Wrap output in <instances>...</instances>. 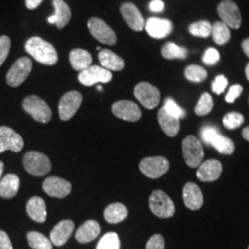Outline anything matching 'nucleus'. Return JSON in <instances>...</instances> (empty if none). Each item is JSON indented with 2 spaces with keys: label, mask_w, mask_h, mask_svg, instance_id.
Masks as SVG:
<instances>
[{
  "label": "nucleus",
  "mask_w": 249,
  "mask_h": 249,
  "mask_svg": "<svg viewBox=\"0 0 249 249\" xmlns=\"http://www.w3.org/2000/svg\"><path fill=\"white\" fill-rule=\"evenodd\" d=\"M27 53L31 54L37 62L52 66L57 63L58 55L55 48L50 43L40 37H32L25 44Z\"/></svg>",
  "instance_id": "nucleus-1"
},
{
  "label": "nucleus",
  "mask_w": 249,
  "mask_h": 249,
  "mask_svg": "<svg viewBox=\"0 0 249 249\" xmlns=\"http://www.w3.org/2000/svg\"><path fill=\"white\" fill-rule=\"evenodd\" d=\"M23 109L32 117L41 123H48L52 119V111L45 101L36 95H30L23 100Z\"/></svg>",
  "instance_id": "nucleus-2"
},
{
  "label": "nucleus",
  "mask_w": 249,
  "mask_h": 249,
  "mask_svg": "<svg viewBox=\"0 0 249 249\" xmlns=\"http://www.w3.org/2000/svg\"><path fill=\"white\" fill-rule=\"evenodd\" d=\"M23 166L27 172L36 177H43L51 170L49 158L41 152L29 151L23 156Z\"/></svg>",
  "instance_id": "nucleus-3"
},
{
  "label": "nucleus",
  "mask_w": 249,
  "mask_h": 249,
  "mask_svg": "<svg viewBox=\"0 0 249 249\" xmlns=\"http://www.w3.org/2000/svg\"><path fill=\"white\" fill-rule=\"evenodd\" d=\"M149 205L151 213L160 218L172 217L176 212L173 200L161 190H155L151 193Z\"/></svg>",
  "instance_id": "nucleus-4"
},
{
  "label": "nucleus",
  "mask_w": 249,
  "mask_h": 249,
  "mask_svg": "<svg viewBox=\"0 0 249 249\" xmlns=\"http://www.w3.org/2000/svg\"><path fill=\"white\" fill-rule=\"evenodd\" d=\"M182 151L184 159L191 168L197 167L204 157V151L201 142L194 136H187L182 142Z\"/></svg>",
  "instance_id": "nucleus-5"
},
{
  "label": "nucleus",
  "mask_w": 249,
  "mask_h": 249,
  "mask_svg": "<svg viewBox=\"0 0 249 249\" xmlns=\"http://www.w3.org/2000/svg\"><path fill=\"white\" fill-rule=\"evenodd\" d=\"M33 69V62L28 57H20L12 65L7 74V82L10 87H18L26 80Z\"/></svg>",
  "instance_id": "nucleus-6"
},
{
  "label": "nucleus",
  "mask_w": 249,
  "mask_h": 249,
  "mask_svg": "<svg viewBox=\"0 0 249 249\" xmlns=\"http://www.w3.org/2000/svg\"><path fill=\"white\" fill-rule=\"evenodd\" d=\"M137 100L147 109H153L160 103V90L149 82H141L134 89Z\"/></svg>",
  "instance_id": "nucleus-7"
},
{
  "label": "nucleus",
  "mask_w": 249,
  "mask_h": 249,
  "mask_svg": "<svg viewBox=\"0 0 249 249\" xmlns=\"http://www.w3.org/2000/svg\"><path fill=\"white\" fill-rule=\"evenodd\" d=\"M88 28L90 35L100 43L105 45H116V33L103 19L99 18H89Z\"/></svg>",
  "instance_id": "nucleus-8"
},
{
  "label": "nucleus",
  "mask_w": 249,
  "mask_h": 249,
  "mask_svg": "<svg viewBox=\"0 0 249 249\" xmlns=\"http://www.w3.org/2000/svg\"><path fill=\"white\" fill-rule=\"evenodd\" d=\"M82 103V95L79 91L71 90L63 95L58 106L59 116L62 121L71 119L79 110Z\"/></svg>",
  "instance_id": "nucleus-9"
},
{
  "label": "nucleus",
  "mask_w": 249,
  "mask_h": 249,
  "mask_svg": "<svg viewBox=\"0 0 249 249\" xmlns=\"http://www.w3.org/2000/svg\"><path fill=\"white\" fill-rule=\"evenodd\" d=\"M113 75L110 71L102 66L92 65L88 69L80 71L79 80L84 86H92L97 83H108L112 80Z\"/></svg>",
  "instance_id": "nucleus-10"
},
{
  "label": "nucleus",
  "mask_w": 249,
  "mask_h": 249,
  "mask_svg": "<svg viewBox=\"0 0 249 249\" xmlns=\"http://www.w3.org/2000/svg\"><path fill=\"white\" fill-rule=\"evenodd\" d=\"M140 170L148 178H159L169 170V161L162 156L147 157L141 161Z\"/></svg>",
  "instance_id": "nucleus-11"
},
{
  "label": "nucleus",
  "mask_w": 249,
  "mask_h": 249,
  "mask_svg": "<svg viewBox=\"0 0 249 249\" xmlns=\"http://www.w3.org/2000/svg\"><path fill=\"white\" fill-rule=\"evenodd\" d=\"M218 14L223 23L229 28L238 29L242 24V16L237 5L231 0H223L218 6Z\"/></svg>",
  "instance_id": "nucleus-12"
},
{
  "label": "nucleus",
  "mask_w": 249,
  "mask_h": 249,
  "mask_svg": "<svg viewBox=\"0 0 249 249\" xmlns=\"http://www.w3.org/2000/svg\"><path fill=\"white\" fill-rule=\"evenodd\" d=\"M24 142L20 135L8 126H0V153L6 151L19 152Z\"/></svg>",
  "instance_id": "nucleus-13"
},
{
  "label": "nucleus",
  "mask_w": 249,
  "mask_h": 249,
  "mask_svg": "<svg viewBox=\"0 0 249 249\" xmlns=\"http://www.w3.org/2000/svg\"><path fill=\"white\" fill-rule=\"evenodd\" d=\"M112 112L116 117L129 122H136L142 117V111L139 106L126 100L115 103L112 107Z\"/></svg>",
  "instance_id": "nucleus-14"
},
{
  "label": "nucleus",
  "mask_w": 249,
  "mask_h": 249,
  "mask_svg": "<svg viewBox=\"0 0 249 249\" xmlns=\"http://www.w3.org/2000/svg\"><path fill=\"white\" fill-rule=\"evenodd\" d=\"M71 188V184L69 181L57 177L46 178L43 184V189L47 195L58 198L70 195Z\"/></svg>",
  "instance_id": "nucleus-15"
},
{
  "label": "nucleus",
  "mask_w": 249,
  "mask_h": 249,
  "mask_svg": "<svg viewBox=\"0 0 249 249\" xmlns=\"http://www.w3.org/2000/svg\"><path fill=\"white\" fill-rule=\"evenodd\" d=\"M145 29L149 36L154 39H163L169 36L173 31V23L166 18H148L145 23Z\"/></svg>",
  "instance_id": "nucleus-16"
},
{
  "label": "nucleus",
  "mask_w": 249,
  "mask_h": 249,
  "mask_svg": "<svg viewBox=\"0 0 249 249\" xmlns=\"http://www.w3.org/2000/svg\"><path fill=\"white\" fill-rule=\"evenodd\" d=\"M120 10L126 24L130 27V29L136 32L142 31L145 26L144 18L140 9H138L133 3H124L121 6Z\"/></svg>",
  "instance_id": "nucleus-17"
},
{
  "label": "nucleus",
  "mask_w": 249,
  "mask_h": 249,
  "mask_svg": "<svg viewBox=\"0 0 249 249\" xmlns=\"http://www.w3.org/2000/svg\"><path fill=\"white\" fill-rule=\"evenodd\" d=\"M75 224L71 220H64L57 223L50 232V240L56 247L64 246L74 231Z\"/></svg>",
  "instance_id": "nucleus-18"
},
{
  "label": "nucleus",
  "mask_w": 249,
  "mask_h": 249,
  "mask_svg": "<svg viewBox=\"0 0 249 249\" xmlns=\"http://www.w3.org/2000/svg\"><path fill=\"white\" fill-rule=\"evenodd\" d=\"M222 163L217 160H208L199 164L196 177L203 182H212L220 178L222 175Z\"/></svg>",
  "instance_id": "nucleus-19"
},
{
  "label": "nucleus",
  "mask_w": 249,
  "mask_h": 249,
  "mask_svg": "<svg viewBox=\"0 0 249 249\" xmlns=\"http://www.w3.org/2000/svg\"><path fill=\"white\" fill-rule=\"evenodd\" d=\"M183 199L189 210L196 211L203 204V195L195 183H187L183 188Z\"/></svg>",
  "instance_id": "nucleus-20"
},
{
  "label": "nucleus",
  "mask_w": 249,
  "mask_h": 249,
  "mask_svg": "<svg viewBox=\"0 0 249 249\" xmlns=\"http://www.w3.org/2000/svg\"><path fill=\"white\" fill-rule=\"evenodd\" d=\"M101 232V227L98 222L89 220L83 223L76 231V239L80 244H87L95 240Z\"/></svg>",
  "instance_id": "nucleus-21"
},
{
  "label": "nucleus",
  "mask_w": 249,
  "mask_h": 249,
  "mask_svg": "<svg viewBox=\"0 0 249 249\" xmlns=\"http://www.w3.org/2000/svg\"><path fill=\"white\" fill-rule=\"evenodd\" d=\"M27 213L37 223H45L46 220V205L45 200L39 196H33L26 206Z\"/></svg>",
  "instance_id": "nucleus-22"
},
{
  "label": "nucleus",
  "mask_w": 249,
  "mask_h": 249,
  "mask_svg": "<svg viewBox=\"0 0 249 249\" xmlns=\"http://www.w3.org/2000/svg\"><path fill=\"white\" fill-rule=\"evenodd\" d=\"M158 122L162 131L169 137H175L179 132V119L175 116H171L163 107H161L158 112Z\"/></svg>",
  "instance_id": "nucleus-23"
},
{
  "label": "nucleus",
  "mask_w": 249,
  "mask_h": 249,
  "mask_svg": "<svg viewBox=\"0 0 249 249\" xmlns=\"http://www.w3.org/2000/svg\"><path fill=\"white\" fill-rule=\"evenodd\" d=\"M98 57L102 67L110 71H120L124 68L123 58L112 52L111 50L103 49L102 51H100Z\"/></svg>",
  "instance_id": "nucleus-24"
},
{
  "label": "nucleus",
  "mask_w": 249,
  "mask_h": 249,
  "mask_svg": "<svg viewBox=\"0 0 249 249\" xmlns=\"http://www.w3.org/2000/svg\"><path fill=\"white\" fill-rule=\"evenodd\" d=\"M70 62L75 71H82L91 66L92 56L88 51L76 48L70 53Z\"/></svg>",
  "instance_id": "nucleus-25"
},
{
  "label": "nucleus",
  "mask_w": 249,
  "mask_h": 249,
  "mask_svg": "<svg viewBox=\"0 0 249 249\" xmlns=\"http://www.w3.org/2000/svg\"><path fill=\"white\" fill-rule=\"evenodd\" d=\"M55 25L58 29L67 26L71 18V9L64 0H53Z\"/></svg>",
  "instance_id": "nucleus-26"
},
{
  "label": "nucleus",
  "mask_w": 249,
  "mask_h": 249,
  "mask_svg": "<svg viewBox=\"0 0 249 249\" xmlns=\"http://www.w3.org/2000/svg\"><path fill=\"white\" fill-rule=\"evenodd\" d=\"M19 188V178L18 176L9 174L0 180V196L11 198L16 196Z\"/></svg>",
  "instance_id": "nucleus-27"
},
{
  "label": "nucleus",
  "mask_w": 249,
  "mask_h": 249,
  "mask_svg": "<svg viewBox=\"0 0 249 249\" xmlns=\"http://www.w3.org/2000/svg\"><path fill=\"white\" fill-rule=\"evenodd\" d=\"M127 209L122 203H113L105 210V219L107 223H119L127 217Z\"/></svg>",
  "instance_id": "nucleus-28"
},
{
  "label": "nucleus",
  "mask_w": 249,
  "mask_h": 249,
  "mask_svg": "<svg viewBox=\"0 0 249 249\" xmlns=\"http://www.w3.org/2000/svg\"><path fill=\"white\" fill-rule=\"evenodd\" d=\"M27 239L29 245L34 249H52L53 244L43 233L39 231H29L27 233Z\"/></svg>",
  "instance_id": "nucleus-29"
},
{
  "label": "nucleus",
  "mask_w": 249,
  "mask_h": 249,
  "mask_svg": "<svg viewBox=\"0 0 249 249\" xmlns=\"http://www.w3.org/2000/svg\"><path fill=\"white\" fill-rule=\"evenodd\" d=\"M212 35L213 37L214 42L219 45L226 44L231 38L230 29L223 21H217L214 23L212 29Z\"/></svg>",
  "instance_id": "nucleus-30"
},
{
  "label": "nucleus",
  "mask_w": 249,
  "mask_h": 249,
  "mask_svg": "<svg viewBox=\"0 0 249 249\" xmlns=\"http://www.w3.org/2000/svg\"><path fill=\"white\" fill-rule=\"evenodd\" d=\"M187 49L174 43H167L161 48V55L165 59H185L187 56Z\"/></svg>",
  "instance_id": "nucleus-31"
},
{
  "label": "nucleus",
  "mask_w": 249,
  "mask_h": 249,
  "mask_svg": "<svg viewBox=\"0 0 249 249\" xmlns=\"http://www.w3.org/2000/svg\"><path fill=\"white\" fill-rule=\"evenodd\" d=\"M212 29L213 26L210 23V21L200 20L192 23L188 28V31L193 36L208 38L212 35Z\"/></svg>",
  "instance_id": "nucleus-32"
},
{
  "label": "nucleus",
  "mask_w": 249,
  "mask_h": 249,
  "mask_svg": "<svg viewBox=\"0 0 249 249\" xmlns=\"http://www.w3.org/2000/svg\"><path fill=\"white\" fill-rule=\"evenodd\" d=\"M215 150L223 154H231L234 151V144L231 139L222 135H217L212 143Z\"/></svg>",
  "instance_id": "nucleus-33"
},
{
  "label": "nucleus",
  "mask_w": 249,
  "mask_h": 249,
  "mask_svg": "<svg viewBox=\"0 0 249 249\" xmlns=\"http://www.w3.org/2000/svg\"><path fill=\"white\" fill-rule=\"evenodd\" d=\"M185 76L187 80L192 82H201L207 79L208 72L200 66L190 65L185 70Z\"/></svg>",
  "instance_id": "nucleus-34"
},
{
  "label": "nucleus",
  "mask_w": 249,
  "mask_h": 249,
  "mask_svg": "<svg viewBox=\"0 0 249 249\" xmlns=\"http://www.w3.org/2000/svg\"><path fill=\"white\" fill-rule=\"evenodd\" d=\"M120 247L121 243L117 233L110 231L100 239L96 249H120Z\"/></svg>",
  "instance_id": "nucleus-35"
},
{
  "label": "nucleus",
  "mask_w": 249,
  "mask_h": 249,
  "mask_svg": "<svg viewBox=\"0 0 249 249\" xmlns=\"http://www.w3.org/2000/svg\"><path fill=\"white\" fill-rule=\"evenodd\" d=\"M213 109V99L209 93L205 92L201 95L199 101L196 104L195 113L197 116H206L209 113H211Z\"/></svg>",
  "instance_id": "nucleus-36"
},
{
  "label": "nucleus",
  "mask_w": 249,
  "mask_h": 249,
  "mask_svg": "<svg viewBox=\"0 0 249 249\" xmlns=\"http://www.w3.org/2000/svg\"><path fill=\"white\" fill-rule=\"evenodd\" d=\"M245 121V117L239 113L236 112H231L229 114H227L226 116L223 117V125L227 128V129H235L238 128L242 124H244Z\"/></svg>",
  "instance_id": "nucleus-37"
},
{
  "label": "nucleus",
  "mask_w": 249,
  "mask_h": 249,
  "mask_svg": "<svg viewBox=\"0 0 249 249\" xmlns=\"http://www.w3.org/2000/svg\"><path fill=\"white\" fill-rule=\"evenodd\" d=\"M163 108L171 116H175L178 119L184 118L186 116V112L184 109L178 106V104L172 98H167L164 101Z\"/></svg>",
  "instance_id": "nucleus-38"
},
{
  "label": "nucleus",
  "mask_w": 249,
  "mask_h": 249,
  "mask_svg": "<svg viewBox=\"0 0 249 249\" xmlns=\"http://www.w3.org/2000/svg\"><path fill=\"white\" fill-rule=\"evenodd\" d=\"M10 46H11V42L9 36H1L0 37V66L6 61L10 51Z\"/></svg>",
  "instance_id": "nucleus-39"
},
{
  "label": "nucleus",
  "mask_w": 249,
  "mask_h": 249,
  "mask_svg": "<svg viewBox=\"0 0 249 249\" xmlns=\"http://www.w3.org/2000/svg\"><path fill=\"white\" fill-rule=\"evenodd\" d=\"M221 55L220 53L218 52L217 49L215 48H208L205 51L204 55L202 57V61L208 66H213L220 61Z\"/></svg>",
  "instance_id": "nucleus-40"
},
{
  "label": "nucleus",
  "mask_w": 249,
  "mask_h": 249,
  "mask_svg": "<svg viewBox=\"0 0 249 249\" xmlns=\"http://www.w3.org/2000/svg\"><path fill=\"white\" fill-rule=\"evenodd\" d=\"M228 85V80L225 78V76L223 75H219L215 78L212 88L213 91L216 94H222L223 91L226 89Z\"/></svg>",
  "instance_id": "nucleus-41"
},
{
  "label": "nucleus",
  "mask_w": 249,
  "mask_h": 249,
  "mask_svg": "<svg viewBox=\"0 0 249 249\" xmlns=\"http://www.w3.org/2000/svg\"><path fill=\"white\" fill-rule=\"evenodd\" d=\"M218 134V130L213 126H204L200 131L201 138L207 145H212L214 139Z\"/></svg>",
  "instance_id": "nucleus-42"
},
{
  "label": "nucleus",
  "mask_w": 249,
  "mask_h": 249,
  "mask_svg": "<svg viewBox=\"0 0 249 249\" xmlns=\"http://www.w3.org/2000/svg\"><path fill=\"white\" fill-rule=\"evenodd\" d=\"M146 249H164V239L160 234L152 235L147 242Z\"/></svg>",
  "instance_id": "nucleus-43"
},
{
  "label": "nucleus",
  "mask_w": 249,
  "mask_h": 249,
  "mask_svg": "<svg viewBox=\"0 0 249 249\" xmlns=\"http://www.w3.org/2000/svg\"><path fill=\"white\" fill-rule=\"evenodd\" d=\"M242 92H243V87L241 85L237 84V85L231 86L230 89H229V91H228V93H227V95H226V97H225L226 102L229 103V104L233 103L236 99L240 96Z\"/></svg>",
  "instance_id": "nucleus-44"
},
{
  "label": "nucleus",
  "mask_w": 249,
  "mask_h": 249,
  "mask_svg": "<svg viewBox=\"0 0 249 249\" xmlns=\"http://www.w3.org/2000/svg\"><path fill=\"white\" fill-rule=\"evenodd\" d=\"M0 249H13L7 232L0 230Z\"/></svg>",
  "instance_id": "nucleus-45"
},
{
  "label": "nucleus",
  "mask_w": 249,
  "mask_h": 249,
  "mask_svg": "<svg viewBox=\"0 0 249 249\" xmlns=\"http://www.w3.org/2000/svg\"><path fill=\"white\" fill-rule=\"evenodd\" d=\"M164 9V3L161 0H152L150 3V9L152 12L158 13Z\"/></svg>",
  "instance_id": "nucleus-46"
},
{
  "label": "nucleus",
  "mask_w": 249,
  "mask_h": 249,
  "mask_svg": "<svg viewBox=\"0 0 249 249\" xmlns=\"http://www.w3.org/2000/svg\"><path fill=\"white\" fill-rule=\"evenodd\" d=\"M44 0H25L26 7L29 9H36L41 5Z\"/></svg>",
  "instance_id": "nucleus-47"
},
{
  "label": "nucleus",
  "mask_w": 249,
  "mask_h": 249,
  "mask_svg": "<svg viewBox=\"0 0 249 249\" xmlns=\"http://www.w3.org/2000/svg\"><path fill=\"white\" fill-rule=\"evenodd\" d=\"M242 48H243V50H244L245 53H246V54H247V55L249 57V38L246 39V40L243 42V44H242Z\"/></svg>",
  "instance_id": "nucleus-48"
},
{
  "label": "nucleus",
  "mask_w": 249,
  "mask_h": 249,
  "mask_svg": "<svg viewBox=\"0 0 249 249\" xmlns=\"http://www.w3.org/2000/svg\"><path fill=\"white\" fill-rule=\"evenodd\" d=\"M243 137L245 140H247L248 142H249V125L247 126L246 128H244L243 130Z\"/></svg>",
  "instance_id": "nucleus-49"
},
{
  "label": "nucleus",
  "mask_w": 249,
  "mask_h": 249,
  "mask_svg": "<svg viewBox=\"0 0 249 249\" xmlns=\"http://www.w3.org/2000/svg\"><path fill=\"white\" fill-rule=\"evenodd\" d=\"M47 20H48V22L51 23V24H54V23H55V18H54L53 15L50 16L49 18H47Z\"/></svg>",
  "instance_id": "nucleus-50"
},
{
  "label": "nucleus",
  "mask_w": 249,
  "mask_h": 249,
  "mask_svg": "<svg viewBox=\"0 0 249 249\" xmlns=\"http://www.w3.org/2000/svg\"><path fill=\"white\" fill-rule=\"evenodd\" d=\"M3 171H4V163L2 161H0V178L3 174Z\"/></svg>",
  "instance_id": "nucleus-51"
},
{
  "label": "nucleus",
  "mask_w": 249,
  "mask_h": 249,
  "mask_svg": "<svg viewBox=\"0 0 249 249\" xmlns=\"http://www.w3.org/2000/svg\"><path fill=\"white\" fill-rule=\"evenodd\" d=\"M246 75H247V78H248V80H249V63L248 64L247 68H246Z\"/></svg>",
  "instance_id": "nucleus-52"
},
{
  "label": "nucleus",
  "mask_w": 249,
  "mask_h": 249,
  "mask_svg": "<svg viewBox=\"0 0 249 249\" xmlns=\"http://www.w3.org/2000/svg\"><path fill=\"white\" fill-rule=\"evenodd\" d=\"M97 89H98L99 90H102V89H103V87H102V86H100V85H99L98 87H97Z\"/></svg>",
  "instance_id": "nucleus-53"
},
{
  "label": "nucleus",
  "mask_w": 249,
  "mask_h": 249,
  "mask_svg": "<svg viewBox=\"0 0 249 249\" xmlns=\"http://www.w3.org/2000/svg\"></svg>",
  "instance_id": "nucleus-54"
}]
</instances>
